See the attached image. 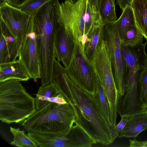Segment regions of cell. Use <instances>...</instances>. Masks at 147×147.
Wrapping results in <instances>:
<instances>
[{
	"mask_svg": "<svg viewBox=\"0 0 147 147\" xmlns=\"http://www.w3.org/2000/svg\"><path fill=\"white\" fill-rule=\"evenodd\" d=\"M53 82L71 105L75 115V123L81 127L96 143L112 144L111 127L103 116L93 96L76 85L65 69L55 74Z\"/></svg>",
	"mask_w": 147,
	"mask_h": 147,
	"instance_id": "cell-1",
	"label": "cell"
},
{
	"mask_svg": "<svg viewBox=\"0 0 147 147\" xmlns=\"http://www.w3.org/2000/svg\"><path fill=\"white\" fill-rule=\"evenodd\" d=\"M17 79L0 82V120L10 124L22 122L36 111L35 98Z\"/></svg>",
	"mask_w": 147,
	"mask_h": 147,
	"instance_id": "cell-2",
	"label": "cell"
},
{
	"mask_svg": "<svg viewBox=\"0 0 147 147\" xmlns=\"http://www.w3.org/2000/svg\"><path fill=\"white\" fill-rule=\"evenodd\" d=\"M75 121V113L69 103L59 105L50 102L22 121L21 125L28 132L64 134Z\"/></svg>",
	"mask_w": 147,
	"mask_h": 147,
	"instance_id": "cell-3",
	"label": "cell"
},
{
	"mask_svg": "<svg viewBox=\"0 0 147 147\" xmlns=\"http://www.w3.org/2000/svg\"><path fill=\"white\" fill-rule=\"evenodd\" d=\"M59 22L74 43L81 42L85 35L88 37L94 25L101 22L88 0H78L75 3L65 0L60 3Z\"/></svg>",
	"mask_w": 147,
	"mask_h": 147,
	"instance_id": "cell-4",
	"label": "cell"
},
{
	"mask_svg": "<svg viewBox=\"0 0 147 147\" xmlns=\"http://www.w3.org/2000/svg\"><path fill=\"white\" fill-rule=\"evenodd\" d=\"M60 26L58 22L48 18L33 22L34 30L37 36L40 65V79L42 86L53 83L55 39Z\"/></svg>",
	"mask_w": 147,
	"mask_h": 147,
	"instance_id": "cell-5",
	"label": "cell"
},
{
	"mask_svg": "<svg viewBox=\"0 0 147 147\" xmlns=\"http://www.w3.org/2000/svg\"><path fill=\"white\" fill-rule=\"evenodd\" d=\"M90 61L107 97L111 115L115 117L119 95L115 81L108 47L104 38Z\"/></svg>",
	"mask_w": 147,
	"mask_h": 147,
	"instance_id": "cell-6",
	"label": "cell"
},
{
	"mask_svg": "<svg viewBox=\"0 0 147 147\" xmlns=\"http://www.w3.org/2000/svg\"><path fill=\"white\" fill-rule=\"evenodd\" d=\"M65 69L69 77L76 85L94 96L96 89L94 72L85 53L84 45L81 42H74L69 63Z\"/></svg>",
	"mask_w": 147,
	"mask_h": 147,
	"instance_id": "cell-7",
	"label": "cell"
},
{
	"mask_svg": "<svg viewBox=\"0 0 147 147\" xmlns=\"http://www.w3.org/2000/svg\"><path fill=\"white\" fill-rule=\"evenodd\" d=\"M104 39L107 45L115 81L119 97L125 92L127 66L121 49V39L116 21L103 26Z\"/></svg>",
	"mask_w": 147,
	"mask_h": 147,
	"instance_id": "cell-8",
	"label": "cell"
},
{
	"mask_svg": "<svg viewBox=\"0 0 147 147\" xmlns=\"http://www.w3.org/2000/svg\"><path fill=\"white\" fill-rule=\"evenodd\" d=\"M0 19L15 38L20 49L33 22V15L8 3L0 7Z\"/></svg>",
	"mask_w": 147,
	"mask_h": 147,
	"instance_id": "cell-9",
	"label": "cell"
},
{
	"mask_svg": "<svg viewBox=\"0 0 147 147\" xmlns=\"http://www.w3.org/2000/svg\"><path fill=\"white\" fill-rule=\"evenodd\" d=\"M18 59L26 68L30 78L36 81L37 79L40 78L38 48L33 21L20 49Z\"/></svg>",
	"mask_w": 147,
	"mask_h": 147,
	"instance_id": "cell-10",
	"label": "cell"
},
{
	"mask_svg": "<svg viewBox=\"0 0 147 147\" xmlns=\"http://www.w3.org/2000/svg\"><path fill=\"white\" fill-rule=\"evenodd\" d=\"M147 44L146 40L145 43L132 47H126L121 44V52L127 66L126 82H140L141 73L147 65V54L146 52Z\"/></svg>",
	"mask_w": 147,
	"mask_h": 147,
	"instance_id": "cell-11",
	"label": "cell"
},
{
	"mask_svg": "<svg viewBox=\"0 0 147 147\" xmlns=\"http://www.w3.org/2000/svg\"><path fill=\"white\" fill-rule=\"evenodd\" d=\"M0 64L13 61L18 57L19 48L14 36L0 19Z\"/></svg>",
	"mask_w": 147,
	"mask_h": 147,
	"instance_id": "cell-12",
	"label": "cell"
},
{
	"mask_svg": "<svg viewBox=\"0 0 147 147\" xmlns=\"http://www.w3.org/2000/svg\"><path fill=\"white\" fill-rule=\"evenodd\" d=\"M74 45V41L61 26L55 37V56L58 61L62 63L65 68L67 67L69 63Z\"/></svg>",
	"mask_w": 147,
	"mask_h": 147,
	"instance_id": "cell-13",
	"label": "cell"
},
{
	"mask_svg": "<svg viewBox=\"0 0 147 147\" xmlns=\"http://www.w3.org/2000/svg\"><path fill=\"white\" fill-rule=\"evenodd\" d=\"M0 82L11 79L27 81L29 74L24 65L18 59L0 64Z\"/></svg>",
	"mask_w": 147,
	"mask_h": 147,
	"instance_id": "cell-14",
	"label": "cell"
},
{
	"mask_svg": "<svg viewBox=\"0 0 147 147\" xmlns=\"http://www.w3.org/2000/svg\"><path fill=\"white\" fill-rule=\"evenodd\" d=\"M147 129V114H140L129 117L118 137L136 138Z\"/></svg>",
	"mask_w": 147,
	"mask_h": 147,
	"instance_id": "cell-15",
	"label": "cell"
},
{
	"mask_svg": "<svg viewBox=\"0 0 147 147\" xmlns=\"http://www.w3.org/2000/svg\"><path fill=\"white\" fill-rule=\"evenodd\" d=\"M135 25L147 41V5L145 0H132Z\"/></svg>",
	"mask_w": 147,
	"mask_h": 147,
	"instance_id": "cell-16",
	"label": "cell"
},
{
	"mask_svg": "<svg viewBox=\"0 0 147 147\" xmlns=\"http://www.w3.org/2000/svg\"><path fill=\"white\" fill-rule=\"evenodd\" d=\"M103 26L100 22H97L93 26L89 33L88 37L90 38V41L85 44L84 51L90 61L104 38Z\"/></svg>",
	"mask_w": 147,
	"mask_h": 147,
	"instance_id": "cell-17",
	"label": "cell"
},
{
	"mask_svg": "<svg viewBox=\"0 0 147 147\" xmlns=\"http://www.w3.org/2000/svg\"><path fill=\"white\" fill-rule=\"evenodd\" d=\"M94 74L96 80V89L93 96L103 116L108 123L111 126L109 102L101 82L95 72Z\"/></svg>",
	"mask_w": 147,
	"mask_h": 147,
	"instance_id": "cell-18",
	"label": "cell"
},
{
	"mask_svg": "<svg viewBox=\"0 0 147 147\" xmlns=\"http://www.w3.org/2000/svg\"><path fill=\"white\" fill-rule=\"evenodd\" d=\"M59 93V90L53 83L45 86H41L35 97L36 111L47 105L50 102L47 101L48 99L56 96Z\"/></svg>",
	"mask_w": 147,
	"mask_h": 147,
	"instance_id": "cell-19",
	"label": "cell"
},
{
	"mask_svg": "<svg viewBox=\"0 0 147 147\" xmlns=\"http://www.w3.org/2000/svg\"><path fill=\"white\" fill-rule=\"evenodd\" d=\"M116 23L121 40L128 28L135 25L133 12L131 6H127L122 10L121 15L116 20Z\"/></svg>",
	"mask_w": 147,
	"mask_h": 147,
	"instance_id": "cell-20",
	"label": "cell"
},
{
	"mask_svg": "<svg viewBox=\"0 0 147 147\" xmlns=\"http://www.w3.org/2000/svg\"><path fill=\"white\" fill-rule=\"evenodd\" d=\"M115 1L101 0L99 14L101 23L103 25L117 20Z\"/></svg>",
	"mask_w": 147,
	"mask_h": 147,
	"instance_id": "cell-21",
	"label": "cell"
},
{
	"mask_svg": "<svg viewBox=\"0 0 147 147\" xmlns=\"http://www.w3.org/2000/svg\"><path fill=\"white\" fill-rule=\"evenodd\" d=\"M10 131L13 136L11 145L19 147H38L35 142L25 133L24 130L10 127Z\"/></svg>",
	"mask_w": 147,
	"mask_h": 147,
	"instance_id": "cell-22",
	"label": "cell"
},
{
	"mask_svg": "<svg viewBox=\"0 0 147 147\" xmlns=\"http://www.w3.org/2000/svg\"><path fill=\"white\" fill-rule=\"evenodd\" d=\"M144 36L136 26H131L126 31L121 44L126 47H132L143 43Z\"/></svg>",
	"mask_w": 147,
	"mask_h": 147,
	"instance_id": "cell-23",
	"label": "cell"
},
{
	"mask_svg": "<svg viewBox=\"0 0 147 147\" xmlns=\"http://www.w3.org/2000/svg\"><path fill=\"white\" fill-rule=\"evenodd\" d=\"M52 0H29L20 8L23 11L33 15L41 6Z\"/></svg>",
	"mask_w": 147,
	"mask_h": 147,
	"instance_id": "cell-24",
	"label": "cell"
},
{
	"mask_svg": "<svg viewBox=\"0 0 147 147\" xmlns=\"http://www.w3.org/2000/svg\"><path fill=\"white\" fill-rule=\"evenodd\" d=\"M121 117V119L119 123L112 127L111 129L110 136L112 143L122 131L129 118L125 116Z\"/></svg>",
	"mask_w": 147,
	"mask_h": 147,
	"instance_id": "cell-25",
	"label": "cell"
},
{
	"mask_svg": "<svg viewBox=\"0 0 147 147\" xmlns=\"http://www.w3.org/2000/svg\"><path fill=\"white\" fill-rule=\"evenodd\" d=\"M140 82L142 90V96L145 103L147 93V65L141 73Z\"/></svg>",
	"mask_w": 147,
	"mask_h": 147,
	"instance_id": "cell-26",
	"label": "cell"
},
{
	"mask_svg": "<svg viewBox=\"0 0 147 147\" xmlns=\"http://www.w3.org/2000/svg\"><path fill=\"white\" fill-rule=\"evenodd\" d=\"M47 101L49 102H54L59 105H63L69 103L65 97L60 92L55 96L49 98Z\"/></svg>",
	"mask_w": 147,
	"mask_h": 147,
	"instance_id": "cell-27",
	"label": "cell"
},
{
	"mask_svg": "<svg viewBox=\"0 0 147 147\" xmlns=\"http://www.w3.org/2000/svg\"><path fill=\"white\" fill-rule=\"evenodd\" d=\"M129 147H147V141H139L135 138L134 139L129 140Z\"/></svg>",
	"mask_w": 147,
	"mask_h": 147,
	"instance_id": "cell-28",
	"label": "cell"
},
{
	"mask_svg": "<svg viewBox=\"0 0 147 147\" xmlns=\"http://www.w3.org/2000/svg\"><path fill=\"white\" fill-rule=\"evenodd\" d=\"M29 0H7L9 4L14 7L20 8Z\"/></svg>",
	"mask_w": 147,
	"mask_h": 147,
	"instance_id": "cell-29",
	"label": "cell"
},
{
	"mask_svg": "<svg viewBox=\"0 0 147 147\" xmlns=\"http://www.w3.org/2000/svg\"><path fill=\"white\" fill-rule=\"evenodd\" d=\"M88 1L92 7L94 12L100 17L99 10L101 0H88Z\"/></svg>",
	"mask_w": 147,
	"mask_h": 147,
	"instance_id": "cell-30",
	"label": "cell"
},
{
	"mask_svg": "<svg viewBox=\"0 0 147 147\" xmlns=\"http://www.w3.org/2000/svg\"><path fill=\"white\" fill-rule=\"evenodd\" d=\"M131 0H117L116 4L123 10L127 6H131Z\"/></svg>",
	"mask_w": 147,
	"mask_h": 147,
	"instance_id": "cell-31",
	"label": "cell"
},
{
	"mask_svg": "<svg viewBox=\"0 0 147 147\" xmlns=\"http://www.w3.org/2000/svg\"><path fill=\"white\" fill-rule=\"evenodd\" d=\"M7 3V0H0V7L5 5Z\"/></svg>",
	"mask_w": 147,
	"mask_h": 147,
	"instance_id": "cell-32",
	"label": "cell"
},
{
	"mask_svg": "<svg viewBox=\"0 0 147 147\" xmlns=\"http://www.w3.org/2000/svg\"><path fill=\"white\" fill-rule=\"evenodd\" d=\"M143 112L144 113L147 114V104H144L143 107Z\"/></svg>",
	"mask_w": 147,
	"mask_h": 147,
	"instance_id": "cell-33",
	"label": "cell"
},
{
	"mask_svg": "<svg viewBox=\"0 0 147 147\" xmlns=\"http://www.w3.org/2000/svg\"><path fill=\"white\" fill-rule=\"evenodd\" d=\"M72 3H75L78 1V0H68Z\"/></svg>",
	"mask_w": 147,
	"mask_h": 147,
	"instance_id": "cell-34",
	"label": "cell"
},
{
	"mask_svg": "<svg viewBox=\"0 0 147 147\" xmlns=\"http://www.w3.org/2000/svg\"><path fill=\"white\" fill-rule=\"evenodd\" d=\"M144 104H147V93L146 96V100Z\"/></svg>",
	"mask_w": 147,
	"mask_h": 147,
	"instance_id": "cell-35",
	"label": "cell"
},
{
	"mask_svg": "<svg viewBox=\"0 0 147 147\" xmlns=\"http://www.w3.org/2000/svg\"><path fill=\"white\" fill-rule=\"evenodd\" d=\"M146 2V5H147V0H145Z\"/></svg>",
	"mask_w": 147,
	"mask_h": 147,
	"instance_id": "cell-36",
	"label": "cell"
},
{
	"mask_svg": "<svg viewBox=\"0 0 147 147\" xmlns=\"http://www.w3.org/2000/svg\"><path fill=\"white\" fill-rule=\"evenodd\" d=\"M131 0V1H132V0Z\"/></svg>",
	"mask_w": 147,
	"mask_h": 147,
	"instance_id": "cell-37",
	"label": "cell"
}]
</instances>
